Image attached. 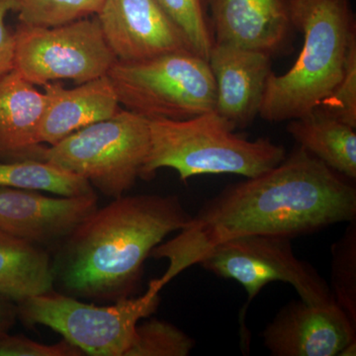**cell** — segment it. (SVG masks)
<instances>
[{"mask_svg": "<svg viewBox=\"0 0 356 356\" xmlns=\"http://www.w3.org/2000/svg\"><path fill=\"white\" fill-rule=\"evenodd\" d=\"M170 19L184 32L194 53L208 60L214 44L210 17L209 0H156Z\"/></svg>", "mask_w": 356, "mask_h": 356, "instance_id": "obj_23", "label": "cell"}, {"mask_svg": "<svg viewBox=\"0 0 356 356\" xmlns=\"http://www.w3.org/2000/svg\"><path fill=\"white\" fill-rule=\"evenodd\" d=\"M83 351L69 341L46 344L23 336H0V356H81Z\"/></svg>", "mask_w": 356, "mask_h": 356, "instance_id": "obj_25", "label": "cell"}, {"mask_svg": "<svg viewBox=\"0 0 356 356\" xmlns=\"http://www.w3.org/2000/svg\"><path fill=\"white\" fill-rule=\"evenodd\" d=\"M47 97L13 70L0 79V159L18 161L38 146Z\"/></svg>", "mask_w": 356, "mask_h": 356, "instance_id": "obj_16", "label": "cell"}, {"mask_svg": "<svg viewBox=\"0 0 356 356\" xmlns=\"http://www.w3.org/2000/svg\"><path fill=\"white\" fill-rule=\"evenodd\" d=\"M356 219V189L304 147L273 170L231 184L149 257L166 259L165 287L220 243L245 236L311 235Z\"/></svg>", "mask_w": 356, "mask_h": 356, "instance_id": "obj_1", "label": "cell"}, {"mask_svg": "<svg viewBox=\"0 0 356 356\" xmlns=\"http://www.w3.org/2000/svg\"><path fill=\"white\" fill-rule=\"evenodd\" d=\"M151 144L143 179H151L159 168H172L186 182L201 175L259 177L286 158L284 147L261 138L245 139L234 133L215 111L186 119H149Z\"/></svg>", "mask_w": 356, "mask_h": 356, "instance_id": "obj_4", "label": "cell"}, {"mask_svg": "<svg viewBox=\"0 0 356 356\" xmlns=\"http://www.w3.org/2000/svg\"><path fill=\"white\" fill-rule=\"evenodd\" d=\"M97 208L95 193L50 197L38 191L0 187V229L56 250Z\"/></svg>", "mask_w": 356, "mask_h": 356, "instance_id": "obj_11", "label": "cell"}, {"mask_svg": "<svg viewBox=\"0 0 356 356\" xmlns=\"http://www.w3.org/2000/svg\"><path fill=\"white\" fill-rule=\"evenodd\" d=\"M356 341L348 344L339 356H355L356 355Z\"/></svg>", "mask_w": 356, "mask_h": 356, "instance_id": "obj_28", "label": "cell"}, {"mask_svg": "<svg viewBox=\"0 0 356 356\" xmlns=\"http://www.w3.org/2000/svg\"><path fill=\"white\" fill-rule=\"evenodd\" d=\"M95 16L118 62H140L177 51L194 53L184 32L156 0H104Z\"/></svg>", "mask_w": 356, "mask_h": 356, "instance_id": "obj_10", "label": "cell"}, {"mask_svg": "<svg viewBox=\"0 0 356 356\" xmlns=\"http://www.w3.org/2000/svg\"><path fill=\"white\" fill-rule=\"evenodd\" d=\"M355 129L317 111L293 119L287 126L300 147L350 179L356 178Z\"/></svg>", "mask_w": 356, "mask_h": 356, "instance_id": "obj_18", "label": "cell"}, {"mask_svg": "<svg viewBox=\"0 0 356 356\" xmlns=\"http://www.w3.org/2000/svg\"><path fill=\"white\" fill-rule=\"evenodd\" d=\"M104 0H15L20 23L55 27L95 15Z\"/></svg>", "mask_w": 356, "mask_h": 356, "instance_id": "obj_22", "label": "cell"}, {"mask_svg": "<svg viewBox=\"0 0 356 356\" xmlns=\"http://www.w3.org/2000/svg\"><path fill=\"white\" fill-rule=\"evenodd\" d=\"M17 317V304L0 295V336L9 332Z\"/></svg>", "mask_w": 356, "mask_h": 356, "instance_id": "obj_27", "label": "cell"}, {"mask_svg": "<svg viewBox=\"0 0 356 356\" xmlns=\"http://www.w3.org/2000/svg\"><path fill=\"white\" fill-rule=\"evenodd\" d=\"M15 8V0H0V79L15 67V34L6 22L7 14Z\"/></svg>", "mask_w": 356, "mask_h": 356, "instance_id": "obj_26", "label": "cell"}, {"mask_svg": "<svg viewBox=\"0 0 356 356\" xmlns=\"http://www.w3.org/2000/svg\"><path fill=\"white\" fill-rule=\"evenodd\" d=\"M314 111L356 128V44L351 47L341 81Z\"/></svg>", "mask_w": 356, "mask_h": 356, "instance_id": "obj_24", "label": "cell"}, {"mask_svg": "<svg viewBox=\"0 0 356 356\" xmlns=\"http://www.w3.org/2000/svg\"><path fill=\"white\" fill-rule=\"evenodd\" d=\"M205 270L240 283L248 295L241 312L242 334L248 305L270 282H285L311 305L334 303L327 281L310 264L297 259L291 238L276 236H245L220 243L198 262Z\"/></svg>", "mask_w": 356, "mask_h": 356, "instance_id": "obj_8", "label": "cell"}, {"mask_svg": "<svg viewBox=\"0 0 356 356\" xmlns=\"http://www.w3.org/2000/svg\"><path fill=\"white\" fill-rule=\"evenodd\" d=\"M46 109L38 134V144H57L70 134L120 111V102L108 76L65 88L53 81L44 86Z\"/></svg>", "mask_w": 356, "mask_h": 356, "instance_id": "obj_15", "label": "cell"}, {"mask_svg": "<svg viewBox=\"0 0 356 356\" xmlns=\"http://www.w3.org/2000/svg\"><path fill=\"white\" fill-rule=\"evenodd\" d=\"M293 26L303 33L296 63L284 74L271 72L259 115L273 123L311 113L343 76L355 20L350 0H289Z\"/></svg>", "mask_w": 356, "mask_h": 356, "instance_id": "obj_3", "label": "cell"}, {"mask_svg": "<svg viewBox=\"0 0 356 356\" xmlns=\"http://www.w3.org/2000/svg\"><path fill=\"white\" fill-rule=\"evenodd\" d=\"M14 34V70L34 86L60 79L88 83L106 76L117 62L95 15L55 27L19 22Z\"/></svg>", "mask_w": 356, "mask_h": 356, "instance_id": "obj_9", "label": "cell"}, {"mask_svg": "<svg viewBox=\"0 0 356 356\" xmlns=\"http://www.w3.org/2000/svg\"><path fill=\"white\" fill-rule=\"evenodd\" d=\"M107 76L120 105L147 119L186 120L214 111L216 104L209 64L192 51L140 62L117 60Z\"/></svg>", "mask_w": 356, "mask_h": 356, "instance_id": "obj_6", "label": "cell"}, {"mask_svg": "<svg viewBox=\"0 0 356 356\" xmlns=\"http://www.w3.org/2000/svg\"><path fill=\"white\" fill-rule=\"evenodd\" d=\"M332 298L356 325V219L348 222L343 235L332 245Z\"/></svg>", "mask_w": 356, "mask_h": 356, "instance_id": "obj_20", "label": "cell"}, {"mask_svg": "<svg viewBox=\"0 0 356 356\" xmlns=\"http://www.w3.org/2000/svg\"><path fill=\"white\" fill-rule=\"evenodd\" d=\"M163 288L153 280L144 294L110 306L83 303L53 290L18 303V317L27 325L50 327L84 355L125 356L140 321L158 308Z\"/></svg>", "mask_w": 356, "mask_h": 356, "instance_id": "obj_7", "label": "cell"}, {"mask_svg": "<svg viewBox=\"0 0 356 356\" xmlns=\"http://www.w3.org/2000/svg\"><path fill=\"white\" fill-rule=\"evenodd\" d=\"M191 217L177 195L114 198L56 250L55 283L76 298H128L139 285L154 248L184 228Z\"/></svg>", "mask_w": 356, "mask_h": 356, "instance_id": "obj_2", "label": "cell"}, {"mask_svg": "<svg viewBox=\"0 0 356 356\" xmlns=\"http://www.w3.org/2000/svg\"><path fill=\"white\" fill-rule=\"evenodd\" d=\"M262 339L273 356H339L356 341V325L336 303L311 305L300 300L280 309Z\"/></svg>", "mask_w": 356, "mask_h": 356, "instance_id": "obj_12", "label": "cell"}, {"mask_svg": "<svg viewBox=\"0 0 356 356\" xmlns=\"http://www.w3.org/2000/svg\"><path fill=\"white\" fill-rule=\"evenodd\" d=\"M149 144V119L121 109L57 144L33 147L20 159L47 161L83 178L104 195L118 198L142 178Z\"/></svg>", "mask_w": 356, "mask_h": 356, "instance_id": "obj_5", "label": "cell"}, {"mask_svg": "<svg viewBox=\"0 0 356 356\" xmlns=\"http://www.w3.org/2000/svg\"><path fill=\"white\" fill-rule=\"evenodd\" d=\"M273 57L261 51L213 44L208 64L216 84L214 111L233 129H243L259 115Z\"/></svg>", "mask_w": 356, "mask_h": 356, "instance_id": "obj_13", "label": "cell"}, {"mask_svg": "<svg viewBox=\"0 0 356 356\" xmlns=\"http://www.w3.org/2000/svg\"><path fill=\"white\" fill-rule=\"evenodd\" d=\"M195 341L166 321L152 318L138 324L125 356H187Z\"/></svg>", "mask_w": 356, "mask_h": 356, "instance_id": "obj_21", "label": "cell"}, {"mask_svg": "<svg viewBox=\"0 0 356 356\" xmlns=\"http://www.w3.org/2000/svg\"><path fill=\"white\" fill-rule=\"evenodd\" d=\"M214 43L261 51L284 50L294 29L289 0H209Z\"/></svg>", "mask_w": 356, "mask_h": 356, "instance_id": "obj_14", "label": "cell"}, {"mask_svg": "<svg viewBox=\"0 0 356 356\" xmlns=\"http://www.w3.org/2000/svg\"><path fill=\"white\" fill-rule=\"evenodd\" d=\"M0 187L51 192L60 196L95 193L83 178L47 161L33 159L1 161Z\"/></svg>", "mask_w": 356, "mask_h": 356, "instance_id": "obj_19", "label": "cell"}, {"mask_svg": "<svg viewBox=\"0 0 356 356\" xmlns=\"http://www.w3.org/2000/svg\"><path fill=\"white\" fill-rule=\"evenodd\" d=\"M54 286L48 250L0 229V295L18 304Z\"/></svg>", "mask_w": 356, "mask_h": 356, "instance_id": "obj_17", "label": "cell"}]
</instances>
